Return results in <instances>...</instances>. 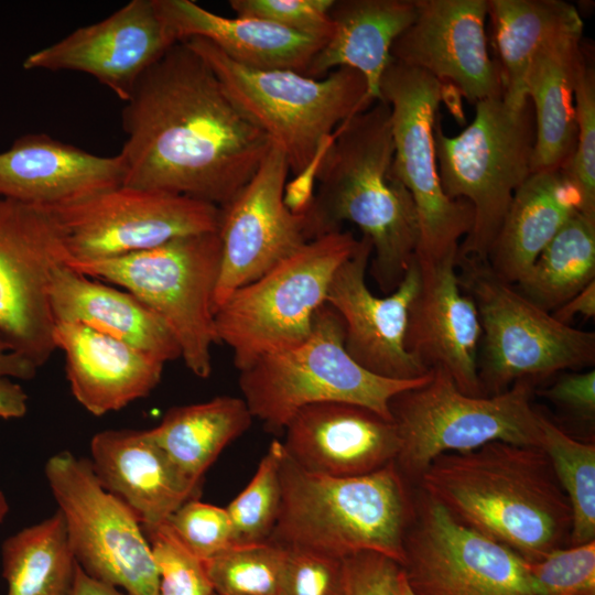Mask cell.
Returning <instances> with one entry per match:
<instances>
[{"mask_svg":"<svg viewBox=\"0 0 595 595\" xmlns=\"http://www.w3.org/2000/svg\"><path fill=\"white\" fill-rule=\"evenodd\" d=\"M213 595H218L217 593H214Z\"/></svg>","mask_w":595,"mask_h":595,"instance_id":"f5cc1de1","label":"cell"},{"mask_svg":"<svg viewBox=\"0 0 595 595\" xmlns=\"http://www.w3.org/2000/svg\"><path fill=\"white\" fill-rule=\"evenodd\" d=\"M28 411V394L11 378L0 377V418L18 419Z\"/></svg>","mask_w":595,"mask_h":595,"instance_id":"7dc6e473","label":"cell"},{"mask_svg":"<svg viewBox=\"0 0 595 595\" xmlns=\"http://www.w3.org/2000/svg\"><path fill=\"white\" fill-rule=\"evenodd\" d=\"M475 109L470 125L454 137L437 120L434 145L443 192L467 201L474 210L458 258L487 262L516 190L532 174L536 123L530 100L512 109L496 97L478 101Z\"/></svg>","mask_w":595,"mask_h":595,"instance_id":"52a82bcc","label":"cell"},{"mask_svg":"<svg viewBox=\"0 0 595 595\" xmlns=\"http://www.w3.org/2000/svg\"><path fill=\"white\" fill-rule=\"evenodd\" d=\"M577 138L570 161L562 167L580 196V212L595 218V68L585 53L574 84Z\"/></svg>","mask_w":595,"mask_h":595,"instance_id":"74e56055","label":"cell"},{"mask_svg":"<svg viewBox=\"0 0 595 595\" xmlns=\"http://www.w3.org/2000/svg\"><path fill=\"white\" fill-rule=\"evenodd\" d=\"M7 595H71L77 562L57 511L9 537L2 544Z\"/></svg>","mask_w":595,"mask_h":595,"instance_id":"d6a6232c","label":"cell"},{"mask_svg":"<svg viewBox=\"0 0 595 595\" xmlns=\"http://www.w3.org/2000/svg\"><path fill=\"white\" fill-rule=\"evenodd\" d=\"M540 448L547 454L572 516L569 545L595 540V445L577 441L539 412Z\"/></svg>","mask_w":595,"mask_h":595,"instance_id":"e575fe53","label":"cell"},{"mask_svg":"<svg viewBox=\"0 0 595 595\" xmlns=\"http://www.w3.org/2000/svg\"><path fill=\"white\" fill-rule=\"evenodd\" d=\"M281 441L286 455L305 470L353 477L394 462L400 439L396 423L347 402H322L300 410Z\"/></svg>","mask_w":595,"mask_h":595,"instance_id":"7402d4cb","label":"cell"},{"mask_svg":"<svg viewBox=\"0 0 595 595\" xmlns=\"http://www.w3.org/2000/svg\"><path fill=\"white\" fill-rule=\"evenodd\" d=\"M342 595H390L399 565L389 558L360 552L343 559Z\"/></svg>","mask_w":595,"mask_h":595,"instance_id":"ee69618b","label":"cell"},{"mask_svg":"<svg viewBox=\"0 0 595 595\" xmlns=\"http://www.w3.org/2000/svg\"><path fill=\"white\" fill-rule=\"evenodd\" d=\"M121 121L122 185L219 208L248 184L272 144L185 42L142 74Z\"/></svg>","mask_w":595,"mask_h":595,"instance_id":"6da1fadb","label":"cell"},{"mask_svg":"<svg viewBox=\"0 0 595 595\" xmlns=\"http://www.w3.org/2000/svg\"><path fill=\"white\" fill-rule=\"evenodd\" d=\"M457 255L458 249L435 259L415 256L420 284L409 307L404 345L426 369L444 368L462 392L484 396L477 358L480 320L461 285Z\"/></svg>","mask_w":595,"mask_h":595,"instance_id":"44dd1931","label":"cell"},{"mask_svg":"<svg viewBox=\"0 0 595 595\" xmlns=\"http://www.w3.org/2000/svg\"><path fill=\"white\" fill-rule=\"evenodd\" d=\"M582 35L583 29L555 36L530 64L524 86L536 123L532 173L562 169L574 152V84L584 55Z\"/></svg>","mask_w":595,"mask_h":595,"instance_id":"f546056e","label":"cell"},{"mask_svg":"<svg viewBox=\"0 0 595 595\" xmlns=\"http://www.w3.org/2000/svg\"><path fill=\"white\" fill-rule=\"evenodd\" d=\"M595 281V218L575 212L538 256L516 290L553 312Z\"/></svg>","mask_w":595,"mask_h":595,"instance_id":"836d02e7","label":"cell"},{"mask_svg":"<svg viewBox=\"0 0 595 595\" xmlns=\"http://www.w3.org/2000/svg\"><path fill=\"white\" fill-rule=\"evenodd\" d=\"M221 259L218 231L188 235L129 255L69 262L76 271L122 288L151 309L174 335L185 366L212 374L217 344L213 299Z\"/></svg>","mask_w":595,"mask_h":595,"instance_id":"30bf717a","label":"cell"},{"mask_svg":"<svg viewBox=\"0 0 595 595\" xmlns=\"http://www.w3.org/2000/svg\"><path fill=\"white\" fill-rule=\"evenodd\" d=\"M415 595H538L528 562L420 490L400 566Z\"/></svg>","mask_w":595,"mask_h":595,"instance_id":"5bb4252c","label":"cell"},{"mask_svg":"<svg viewBox=\"0 0 595 595\" xmlns=\"http://www.w3.org/2000/svg\"><path fill=\"white\" fill-rule=\"evenodd\" d=\"M185 42L212 68L235 104L277 144L296 176L310 170L336 130L374 102L357 71L340 67L322 78L239 64L209 41Z\"/></svg>","mask_w":595,"mask_h":595,"instance_id":"5b68a950","label":"cell"},{"mask_svg":"<svg viewBox=\"0 0 595 595\" xmlns=\"http://www.w3.org/2000/svg\"><path fill=\"white\" fill-rule=\"evenodd\" d=\"M430 378L431 371L420 378L396 380L364 369L345 349L340 316L325 303L303 342L260 357L239 371L238 381L253 419L271 433H283L300 410L322 402L358 404L392 420L391 399Z\"/></svg>","mask_w":595,"mask_h":595,"instance_id":"8992f818","label":"cell"},{"mask_svg":"<svg viewBox=\"0 0 595 595\" xmlns=\"http://www.w3.org/2000/svg\"><path fill=\"white\" fill-rule=\"evenodd\" d=\"M252 420L241 397L219 396L171 408L149 433L184 474L202 482L223 450L242 435Z\"/></svg>","mask_w":595,"mask_h":595,"instance_id":"1f68e13d","label":"cell"},{"mask_svg":"<svg viewBox=\"0 0 595 595\" xmlns=\"http://www.w3.org/2000/svg\"><path fill=\"white\" fill-rule=\"evenodd\" d=\"M371 255L370 240L361 236L355 252L337 268L328 286L326 303L344 323L345 349L374 375L396 380L423 377L431 370L404 345L409 307L420 284L416 258L397 289L380 298L366 283Z\"/></svg>","mask_w":595,"mask_h":595,"instance_id":"ac0fdd59","label":"cell"},{"mask_svg":"<svg viewBox=\"0 0 595 595\" xmlns=\"http://www.w3.org/2000/svg\"><path fill=\"white\" fill-rule=\"evenodd\" d=\"M416 484L461 523L527 562L569 545L571 509L538 446L494 441L443 454Z\"/></svg>","mask_w":595,"mask_h":595,"instance_id":"3957f363","label":"cell"},{"mask_svg":"<svg viewBox=\"0 0 595 595\" xmlns=\"http://www.w3.org/2000/svg\"><path fill=\"white\" fill-rule=\"evenodd\" d=\"M573 418L594 423L595 370L560 377L551 387L539 392Z\"/></svg>","mask_w":595,"mask_h":595,"instance_id":"f6af8a7d","label":"cell"},{"mask_svg":"<svg viewBox=\"0 0 595 595\" xmlns=\"http://www.w3.org/2000/svg\"><path fill=\"white\" fill-rule=\"evenodd\" d=\"M415 0H334L331 36L312 58L305 76L322 78L340 67L359 72L367 99L380 100V80L392 61L394 41L410 26Z\"/></svg>","mask_w":595,"mask_h":595,"instance_id":"83f0119b","label":"cell"},{"mask_svg":"<svg viewBox=\"0 0 595 595\" xmlns=\"http://www.w3.org/2000/svg\"><path fill=\"white\" fill-rule=\"evenodd\" d=\"M533 381L520 379L494 396H469L444 368L434 367L426 383L394 396L389 404L400 439L394 463L403 477L418 482L440 455L494 441L540 447Z\"/></svg>","mask_w":595,"mask_h":595,"instance_id":"ba28073f","label":"cell"},{"mask_svg":"<svg viewBox=\"0 0 595 595\" xmlns=\"http://www.w3.org/2000/svg\"><path fill=\"white\" fill-rule=\"evenodd\" d=\"M410 26L391 57L453 87L472 104L502 97L498 64L488 52L487 0H415Z\"/></svg>","mask_w":595,"mask_h":595,"instance_id":"d6986e66","label":"cell"},{"mask_svg":"<svg viewBox=\"0 0 595 595\" xmlns=\"http://www.w3.org/2000/svg\"><path fill=\"white\" fill-rule=\"evenodd\" d=\"M118 153L101 156L45 133L19 137L0 152V197L47 208L122 185Z\"/></svg>","mask_w":595,"mask_h":595,"instance_id":"603a6c76","label":"cell"},{"mask_svg":"<svg viewBox=\"0 0 595 595\" xmlns=\"http://www.w3.org/2000/svg\"><path fill=\"white\" fill-rule=\"evenodd\" d=\"M143 529L159 571L158 595L215 593L204 561L181 543L166 522Z\"/></svg>","mask_w":595,"mask_h":595,"instance_id":"f35d334b","label":"cell"},{"mask_svg":"<svg viewBox=\"0 0 595 595\" xmlns=\"http://www.w3.org/2000/svg\"><path fill=\"white\" fill-rule=\"evenodd\" d=\"M280 479L269 541L337 559L374 552L402 565L414 498L394 462L366 475L334 477L305 470L284 451Z\"/></svg>","mask_w":595,"mask_h":595,"instance_id":"277c9868","label":"cell"},{"mask_svg":"<svg viewBox=\"0 0 595 595\" xmlns=\"http://www.w3.org/2000/svg\"><path fill=\"white\" fill-rule=\"evenodd\" d=\"M39 368L17 353L0 335V377L30 380Z\"/></svg>","mask_w":595,"mask_h":595,"instance_id":"bcb514c9","label":"cell"},{"mask_svg":"<svg viewBox=\"0 0 595 595\" xmlns=\"http://www.w3.org/2000/svg\"><path fill=\"white\" fill-rule=\"evenodd\" d=\"M538 595H595V540L528 562Z\"/></svg>","mask_w":595,"mask_h":595,"instance_id":"ab89813d","label":"cell"},{"mask_svg":"<svg viewBox=\"0 0 595 595\" xmlns=\"http://www.w3.org/2000/svg\"><path fill=\"white\" fill-rule=\"evenodd\" d=\"M50 209L62 227L71 262L120 257L218 231L221 214L209 203L126 185Z\"/></svg>","mask_w":595,"mask_h":595,"instance_id":"2e32d148","label":"cell"},{"mask_svg":"<svg viewBox=\"0 0 595 595\" xmlns=\"http://www.w3.org/2000/svg\"><path fill=\"white\" fill-rule=\"evenodd\" d=\"M576 314L587 318L595 315V281L553 311L552 315L561 323L569 324Z\"/></svg>","mask_w":595,"mask_h":595,"instance_id":"c3c4849f","label":"cell"},{"mask_svg":"<svg viewBox=\"0 0 595 595\" xmlns=\"http://www.w3.org/2000/svg\"><path fill=\"white\" fill-rule=\"evenodd\" d=\"M334 0H230L237 17L264 20L309 36L327 40Z\"/></svg>","mask_w":595,"mask_h":595,"instance_id":"b9f144b4","label":"cell"},{"mask_svg":"<svg viewBox=\"0 0 595 595\" xmlns=\"http://www.w3.org/2000/svg\"><path fill=\"white\" fill-rule=\"evenodd\" d=\"M390 595H415L401 567L397 572Z\"/></svg>","mask_w":595,"mask_h":595,"instance_id":"f907efd6","label":"cell"},{"mask_svg":"<svg viewBox=\"0 0 595 595\" xmlns=\"http://www.w3.org/2000/svg\"><path fill=\"white\" fill-rule=\"evenodd\" d=\"M45 476L83 571L129 595H158L159 571L140 519L101 485L89 459L57 453Z\"/></svg>","mask_w":595,"mask_h":595,"instance_id":"4fadbf2b","label":"cell"},{"mask_svg":"<svg viewBox=\"0 0 595 595\" xmlns=\"http://www.w3.org/2000/svg\"><path fill=\"white\" fill-rule=\"evenodd\" d=\"M459 282L480 320L478 378L483 394L506 391L520 379L594 365L595 334L559 322L497 278L487 262L457 257ZM485 396V394H484Z\"/></svg>","mask_w":595,"mask_h":595,"instance_id":"8fae6325","label":"cell"},{"mask_svg":"<svg viewBox=\"0 0 595 595\" xmlns=\"http://www.w3.org/2000/svg\"><path fill=\"white\" fill-rule=\"evenodd\" d=\"M502 99L521 109L526 77L537 53L555 36L584 28L577 9L561 0H487Z\"/></svg>","mask_w":595,"mask_h":595,"instance_id":"4dcf8cb0","label":"cell"},{"mask_svg":"<svg viewBox=\"0 0 595 595\" xmlns=\"http://www.w3.org/2000/svg\"><path fill=\"white\" fill-rule=\"evenodd\" d=\"M358 242L344 230L310 240L260 278L235 290L216 309L217 343L230 348L238 371L310 335L335 271Z\"/></svg>","mask_w":595,"mask_h":595,"instance_id":"9c48e42d","label":"cell"},{"mask_svg":"<svg viewBox=\"0 0 595 595\" xmlns=\"http://www.w3.org/2000/svg\"><path fill=\"white\" fill-rule=\"evenodd\" d=\"M69 262L50 208L0 198V335L37 368L56 350L51 275Z\"/></svg>","mask_w":595,"mask_h":595,"instance_id":"9a60e30c","label":"cell"},{"mask_svg":"<svg viewBox=\"0 0 595 595\" xmlns=\"http://www.w3.org/2000/svg\"><path fill=\"white\" fill-rule=\"evenodd\" d=\"M390 109L377 100L346 120L317 158L316 192L302 213L310 240L360 228L372 246L370 273L389 294L415 257L420 228L411 194L393 167Z\"/></svg>","mask_w":595,"mask_h":595,"instance_id":"7a4b0ae2","label":"cell"},{"mask_svg":"<svg viewBox=\"0 0 595 595\" xmlns=\"http://www.w3.org/2000/svg\"><path fill=\"white\" fill-rule=\"evenodd\" d=\"M175 43L153 0H132L33 52L23 68L85 73L126 102L142 74Z\"/></svg>","mask_w":595,"mask_h":595,"instance_id":"ffe728a7","label":"cell"},{"mask_svg":"<svg viewBox=\"0 0 595 595\" xmlns=\"http://www.w3.org/2000/svg\"><path fill=\"white\" fill-rule=\"evenodd\" d=\"M445 85L430 74L391 61L380 80V100L390 109L393 167L415 205L420 241L415 256L440 258L458 249L474 223L472 205L442 190L434 127Z\"/></svg>","mask_w":595,"mask_h":595,"instance_id":"7c38bea8","label":"cell"},{"mask_svg":"<svg viewBox=\"0 0 595 595\" xmlns=\"http://www.w3.org/2000/svg\"><path fill=\"white\" fill-rule=\"evenodd\" d=\"M89 462L101 485L134 511L143 528L164 523L183 504L197 498L202 484L175 465L149 430L96 433Z\"/></svg>","mask_w":595,"mask_h":595,"instance_id":"cb8c5ba5","label":"cell"},{"mask_svg":"<svg viewBox=\"0 0 595 595\" xmlns=\"http://www.w3.org/2000/svg\"><path fill=\"white\" fill-rule=\"evenodd\" d=\"M71 595H123L118 587L98 581L83 571L77 564Z\"/></svg>","mask_w":595,"mask_h":595,"instance_id":"681fc988","label":"cell"},{"mask_svg":"<svg viewBox=\"0 0 595 595\" xmlns=\"http://www.w3.org/2000/svg\"><path fill=\"white\" fill-rule=\"evenodd\" d=\"M282 595H342L343 559L288 549Z\"/></svg>","mask_w":595,"mask_h":595,"instance_id":"7bdbcfd3","label":"cell"},{"mask_svg":"<svg viewBox=\"0 0 595 595\" xmlns=\"http://www.w3.org/2000/svg\"><path fill=\"white\" fill-rule=\"evenodd\" d=\"M283 455L282 442L273 440L248 485L226 508L231 523L232 545L270 540L280 511Z\"/></svg>","mask_w":595,"mask_h":595,"instance_id":"8d00e7d4","label":"cell"},{"mask_svg":"<svg viewBox=\"0 0 595 595\" xmlns=\"http://www.w3.org/2000/svg\"><path fill=\"white\" fill-rule=\"evenodd\" d=\"M290 169L272 142L258 171L238 195L221 207L218 235L221 259L213 306L310 241L302 213L289 208L284 188Z\"/></svg>","mask_w":595,"mask_h":595,"instance_id":"e0dca14e","label":"cell"},{"mask_svg":"<svg viewBox=\"0 0 595 595\" xmlns=\"http://www.w3.org/2000/svg\"><path fill=\"white\" fill-rule=\"evenodd\" d=\"M9 511V505L4 494L0 490V522L3 521L6 515Z\"/></svg>","mask_w":595,"mask_h":595,"instance_id":"816d5d0a","label":"cell"},{"mask_svg":"<svg viewBox=\"0 0 595 595\" xmlns=\"http://www.w3.org/2000/svg\"><path fill=\"white\" fill-rule=\"evenodd\" d=\"M288 553L267 541L232 545L204 563L218 595H282Z\"/></svg>","mask_w":595,"mask_h":595,"instance_id":"d590c367","label":"cell"},{"mask_svg":"<svg viewBox=\"0 0 595 595\" xmlns=\"http://www.w3.org/2000/svg\"><path fill=\"white\" fill-rule=\"evenodd\" d=\"M50 303L55 324H83L164 364L181 358L174 335L151 309L130 292L94 280L68 264L51 275Z\"/></svg>","mask_w":595,"mask_h":595,"instance_id":"4316f807","label":"cell"},{"mask_svg":"<svg viewBox=\"0 0 595 595\" xmlns=\"http://www.w3.org/2000/svg\"><path fill=\"white\" fill-rule=\"evenodd\" d=\"M577 210V190L562 169L532 173L513 194L487 257L489 270L517 284Z\"/></svg>","mask_w":595,"mask_h":595,"instance_id":"f1b7e54d","label":"cell"},{"mask_svg":"<svg viewBox=\"0 0 595 595\" xmlns=\"http://www.w3.org/2000/svg\"><path fill=\"white\" fill-rule=\"evenodd\" d=\"M176 42L204 39L235 62L259 69L306 72L326 40L255 18H226L191 0H153Z\"/></svg>","mask_w":595,"mask_h":595,"instance_id":"484cf974","label":"cell"},{"mask_svg":"<svg viewBox=\"0 0 595 595\" xmlns=\"http://www.w3.org/2000/svg\"><path fill=\"white\" fill-rule=\"evenodd\" d=\"M53 338L73 396L94 415L149 396L161 381L164 363L83 324L56 323Z\"/></svg>","mask_w":595,"mask_h":595,"instance_id":"d4e9b609","label":"cell"},{"mask_svg":"<svg viewBox=\"0 0 595 595\" xmlns=\"http://www.w3.org/2000/svg\"><path fill=\"white\" fill-rule=\"evenodd\" d=\"M181 543L207 561L232 547V531L226 508L199 501L183 504L165 521Z\"/></svg>","mask_w":595,"mask_h":595,"instance_id":"60d3db41","label":"cell"}]
</instances>
